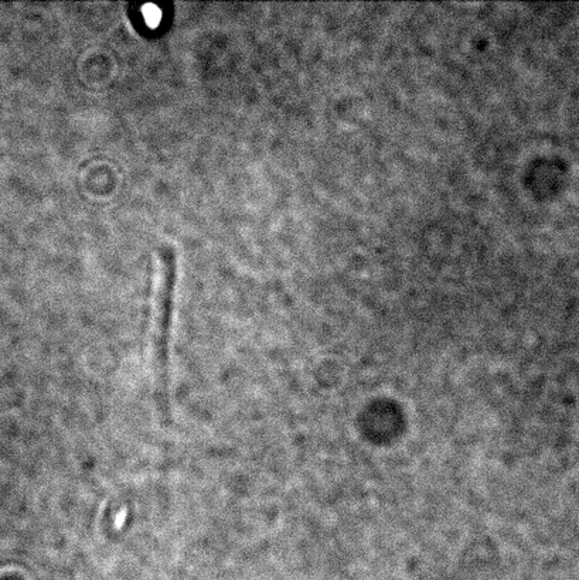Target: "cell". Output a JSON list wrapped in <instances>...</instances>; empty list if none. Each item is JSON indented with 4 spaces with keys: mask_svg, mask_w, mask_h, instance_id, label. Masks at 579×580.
<instances>
[{
    "mask_svg": "<svg viewBox=\"0 0 579 580\" xmlns=\"http://www.w3.org/2000/svg\"><path fill=\"white\" fill-rule=\"evenodd\" d=\"M177 280V258L175 249L166 245L160 249L159 280L155 296V348L160 374L166 375L169 366L170 333L175 310V289Z\"/></svg>",
    "mask_w": 579,
    "mask_h": 580,
    "instance_id": "obj_1",
    "label": "cell"
}]
</instances>
